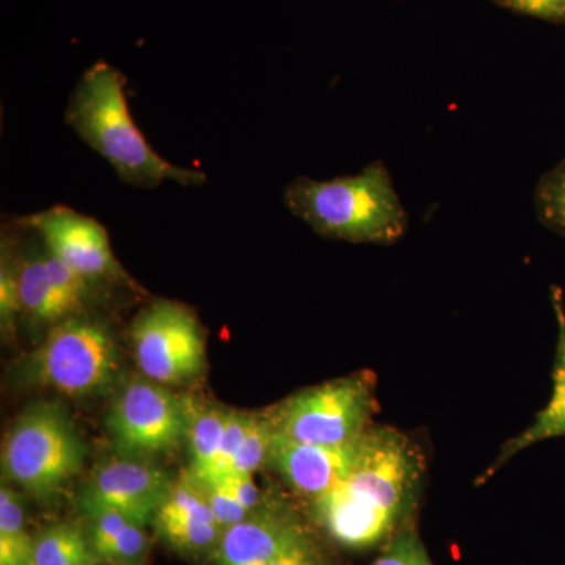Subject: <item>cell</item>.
<instances>
[{"instance_id":"d6986e66","label":"cell","mask_w":565,"mask_h":565,"mask_svg":"<svg viewBox=\"0 0 565 565\" xmlns=\"http://www.w3.org/2000/svg\"><path fill=\"white\" fill-rule=\"evenodd\" d=\"M253 415L247 412L230 411L228 419H226L225 433H223L221 448L215 455L212 462L207 465L206 470L200 476H193L196 481L203 486H212L221 482L232 471V463L241 446L244 444L245 435L250 429ZM191 473V471H189Z\"/></svg>"},{"instance_id":"277c9868","label":"cell","mask_w":565,"mask_h":565,"mask_svg":"<svg viewBox=\"0 0 565 565\" xmlns=\"http://www.w3.org/2000/svg\"><path fill=\"white\" fill-rule=\"evenodd\" d=\"M87 446L66 408L41 401L25 408L2 445L3 476L33 497L47 498L81 473Z\"/></svg>"},{"instance_id":"ffe728a7","label":"cell","mask_w":565,"mask_h":565,"mask_svg":"<svg viewBox=\"0 0 565 565\" xmlns=\"http://www.w3.org/2000/svg\"><path fill=\"white\" fill-rule=\"evenodd\" d=\"M274 435L273 415H253L250 429L245 435L244 444L233 459L230 475H253L263 465H267Z\"/></svg>"},{"instance_id":"8992f818","label":"cell","mask_w":565,"mask_h":565,"mask_svg":"<svg viewBox=\"0 0 565 565\" xmlns=\"http://www.w3.org/2000/svg\"><path fill=\"white\" fill-rule=\"evenodd\" d=\"M423 478V459L405 435L367 429L352 470L333 492L397 523L411 508ZM329 493V492H327Z\"/></svg>"},{"instance_id":"83f0119b","label":"cell","mask_w":565,"mask_h":565,"mask_svg":"<svg viewBox=\"0 0 565 565\" xmlns=\"http://www.w3.org/2000/svg\"><path fill=\"white\" fill-rule=\"evenodd\" d=\"M217 484L225 487L247 511H256L264 504L262 490L253 481V475H230Z\"/></svg>"},{"instance_id":"9a60e30c","label":"cell","mask_w":565,"mask_h":565,"mask_svg":"<svg viewBox=\"0 0 565 565\" xmlns=\"http://www.w3.org/2000/svg\"><path fill=\"white\" fill-rule=\"evenodd\" d=\"M18 278H20L21 316L33 326H51L65 321L76 311L57 291L46 266V247H18Z\"/></svg>"},{"instance_id":"d4e9b609","label":"cell","mask_w":565,"mask_h":565,"mask_svg":"<svg viewBox=\"0 0 565 565\" xmlns=\"http://www.w3.org/2000/svg\"><path fill=\"white\" fill-rule=\"evenodd\" d=\"M204 489H206L212 511H214L215 519H217L222 531L237 525V523L243 522V520L252 514L233 494L226 492L225 487L222 484L204 486Z\"/></svg>"},{"instance_id":"e0dca14e","label":"cell","mask_w":565,"mask_h":565,"mask_svg":"<svg viewBox=\"0 0 565 565\" xmlns=\"http://www.w3.org/2000/svg\"><path fill=\"white\" fill-rule=\"evenodd\" d=\"M90 537L73 523H55L33 537L35 565H96Z\"/></svg>"},{"instance_id":"3957f363","label":"cell","mask_w":565,"mask_h":565,"mask_svg":"<svg viewBox=\"0 0 565 565\" xmlns=\"http://www.w3.org/2000/svg\"><path fill=\"white\" fill-rule=\"evenodd\" d=\"M118 367V348L109 327L76 315L51 327L43 343L14 363L13 379L28 388L92 396L114 384Z\"/></svg>"},{"instance_id":"603a6c76","label":"cell","mask_w":565,"mask_h":565,"mask_svg":"<svg viewBox=\"0 0 565 565\" xmlns=\"http://www.w3.org/2000/svg\"><path fill=\"white\" fill-rule=\"evenodd\" d=\"M148 546H150V539L145 533V526L129 523L106 545L102 546L96 552V556L107 564L137 565L147 556Z\"/></svg>"},{"instance_id":"2e32d148","label":"cell","mask_w":565,"mask_h":565,"mask_svg":"<svg viewBox=\"0 0 565 565\" xmlns=\"http://www.w3.org/2000/svg\"><path fill=\"white\" fill-rule=\"evenodd\" d=\"M185 404H188L189 418L185 444L189 446V456H191L189 471L192 476H200L221 448L230 411L218 405L200 403L193 397H185Z\"/></svg>"},{"instance_id":"4316f807","label":"cell","mask_w":565,"mask_h":565,"mask_svg":"<svg viewBox=\"0 0 565 565\" xmlns=\"http://www.w3.org/2000/svg\"><path fill=\"white\" fill-rule=\"evenodd\" d=\"M497 2L527 17L565 22V0H497Z\"/></svg>"},{"instance_id":"f1b7e54d","label":"cell","mask_w":565,"mask_h":565,"mask_svg":"<svg viewBox=\"0 0 565 565\" xmlns=\"http://www.w3.org/2000/svg\"><path fill=\"white\" fill-rule=\"evenodd\" d=\"M109 565H128V564H109Z\"/></svg>"},{"instance_id":"52a82bcc","label":"cell","mask_w":565,"mask_h":565,"mask_svg":"<svg viewBox=\"0 0 565 565\" xmlns=\"http://www.w3.org/2000/svg\"><path fill=\"white\" fill-rule=\"evenodd\" d=\"M131 340L137 366L156 384H191L206 367L202 323L192 308L177 300H154L140 310Z\"/></svg>"},{"instance_id":"7402d4cb","label":"cell","mask_w":565,"mask_h":565,"mask_svg":"<svg viewBox=\"0 0 565 565\" xmlns=\"http://www.w3.org/2000/svg\"><path fill=\"white\" fill-rule=\"evenodd\" d=\"M18 316H21L18 245L11 236H3L0 250V323L3 332L10 333Z\"/></svg>"},{"instance_id":"9c48e42d","label":"cell","mask_w":565,"mask_h":565,"mask_svg":"<svg viewBox=\"0 0 565 565\" xmlns=\"http://www.w3.org/2000/svg\"><path fill=\"white\" fill-rule=\"evenodd\" d=\"M18 226L31 230L52 255L73 267L92 286L134 285L111 252L106 228L68 206H52L18 218Z\"/></svg>"},{"instance_id":"cb8c5ba5","label":"cell","mask_w":565,"mask_h":565,"mask_svg":"<svg viewBox=\"0 0 565 565\" xmlns=\"http://www.w3.org/2000/svg\"><path fill=\"white\" fill-rule=\"evenodd\" d=\"M371 565H434L418 535L404 531L392 539L384 553Z\"/></svg>"},{"instance_id":"30bf717a","label":"cell","mask_w":565,"mask_h":565,"mask_svg":"<svg viewBox=\"0 0 565 565\" xmlns=\"http://www.w3.org/2000/svg\"><path fill=\"white\" fill-rule=\"evenodd\" d=\"M174 479L161 468L141 459L114 460L98 468L81 494V508L88 516L118 512L140 526L152 523L172 489Z\"/></svg>"},{"instance_id":"ac0fdd59","label":"cell","mask_w":565,"mask_h":565,"mask_svg":"<svg viewBox=\"0 0 565 565\" xmlns=\"http://www.w3.org/2000/svg\"><path fill=\"white\" fill-rule=\"evenodd\" d=\"M0 565H35L24 504L20 494L6 486L0 489Z\"/></svg>"},{"instance_id":"8fae6325","label":"cell","mask_w":565,"mask_h":565,"mask_svg":"<svg viewBox=\"0 0 565 565\" xmlns=\"http://www.w3.org/2000/svg\"><path fill=\"white\" fill-rule=\"evenodd\" d=\"M360 445L362 438L338 446L302 444L275 433L267 465L280 473L294 492L316 501L349 475Z\"/></svg>"},{"instance_id":"5bb4252c","label":"cell","mask_w":565,"mask_h":565,"mask_svg":"<svg viewBox=\"0 0 565 565\" xmlns=\"http://www.w3.org/2000/svg\"><path fill=\"white\" fill-rule=\"evenodd\" d=\"M552 302L553 307H555L557 321L552 397H550L544 411L539 412L537 416H535L534 423L526 430H523L522 434L516 435L515 438L505 444L497 462L484 475V479L490 478L501 465L508 462L509 459L519 455L523 449L541 444L544 440L565 437V307L561 289L553 288Z\"/></svg>"},{"instance_id":"4fadbf2b","label":"cell","mask_w":565,"mask_h":565,"mask_svg":"<svg viewBox=\"0 0 565 565\" xmlns=\"http://www.w3.org/2000/svg\"><path fill=\"white\" fill-rule=\"evenodd\" d=\"M152 525L167 545L191 555H210L223 533L212 511L206 489L189 470L174 479Z\"/></svg>"},{"instance_id":"ba28073f","label":"cell","mask_w":565,"mask_h":565,"mask_svg":"<svg viewBox=\"0 0 565 565\" xmlns=\"http://www.w3.org/2000/svg\"><path fill=\"white\" fill-rule=\"evenodd\" d=\"M106 427L122 457L145 460L169 455L188 438V404L150 379H136L115 397Z\"/></svg>"},{"instance_id":"44dd1931","label":"cell","mask_w":565,"mask_h":565,"mask_svg":"<svg viewBox=\"0 0 565 565\" xmlns=\"http://www.w3.org/2000/svg\"><path fill=\"white\" fill-rule=\"evenodd\" d=\"M535 212L546 228L565 236V161L539 181L534 195Z\"/></svg>"},{"instance_id":"484cf974","label":"cell","mask_w":565,"mask_h":565,"mask_svg":"<svg viewBox=\"0 0 565 565\" xmlns=\"http://www.w3.org/2000/svg\"><path fill=\"white\" fill-rule=\"evenodd\" d=\"M269 565H326L319 546L303 531L285 552L275 557Z\"/></svg>"},{"instance_id":"7a4b0ae2","label":"cell","mask_w":565,"mask_h":565,"mask_svg":"<svg viewBox=\"0 0 565 565\" xmlns=\"http://www.w3.org/2000/svg\"><path fill=\"white\" fill-rule=\"evenodd\" d=\"M282 202L327 239L392 245L407 232V210L382 161L333 180L296 178L286 185Z\"/></svg>"},{"instance_id":"7c38bea8","label":"cell","mask_w":565,"mask_h":565,"mask_svg":"<svg viewBox=\"0 0 565 565\" xmlns=\"http://www.w3.org/2000/svg\"><path fill=\"white\" fill-rule=\"evenodd\" d=\"M303 531L291 509L264 503L243 522L223 531L206 565H269Z\"/></svg>"},{"instance_id":"5b68a950","label":"cell","mask_w":565,"mask_h":565,"mask_svg":"<svg viewBox=\"0 0 565 565\" xmlns=\"http://www.w3.org/2000/svg\"><path fill=\"white\" fill-rule=\"evenodd\" d=\"M374 404L371 375L334 379L296 393L275 408L274 429L302 444H353L366 433Z\"/></svg>"},{"instance_id":"6da1fadb","label":"cell","mask_w":565,"mask_h":565,"mask_svg":"<svg viewBox=\"0 0 565 565\" xmlns=\"http://www.w3.org/2000/svg\"><path fill=\"white\" fill-rule=\"evenodd\" d=\"M126 84L125 74L110 63H93L71 92L66 125L110 163L125 184L140 189H156L166 181L185 188L206 184V174L174 166L148 143L129 111Z\"/></svg>"}]
</instances>
